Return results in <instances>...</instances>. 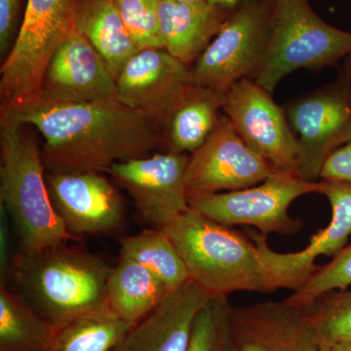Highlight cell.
Listing matches in <instances>:
<instances>
[{"instance_id":"836d02e7","label":"cell","mask_w":351,"mask_h":351,"mask_svg":"<svg viewBox=\"0 0 351 351\" xmlns=\"http://www.w3.org/2000/svg\"><path fill=\"white\" fill-rule=\"evenodd\" d=\"M209 3L213 4V5H219L223 7H228V8H233L243 1V0H207Z\"/></svg>"},{"instance_id":"4dcf8cb0","label":"cell","mask_w":351,"mask_h":351,"mask_svg":"<svg viewBox=\"0 0 351 351\" xmlns=\"http://www.w3.org/2000/svg\"><path fill=\"white\" fill-rule=\"evenodd\" d=\"M11 219L0 204V285H7L11 276L14 256L11 250Z\"/></svg>"},{"instance_id":"f546056e","label":"cell","mask_w":351,"mask_h":351,"mask_svg":"<svg viewBox=\"0 0 351 351\" xmlns=\"http://www.w3.org/2000/svg\"><path fill=\"white\" fill-rule=\"evenodd\" d=\"M19 10L20 0H0V53L2 57H7L17 38Z\"/></svg>"},{"instance_id":"ac0fdd59","label":"cell","mask_w":351,"mask_h":351,"mask_svg":"<svg viewBox=\"0 0 351 351\" xmlns=\"http://www.w3.org/2000/svg\"><path fill=\"white\" fill-rule=\"evenodd\" d=\"M210 298L189 279L136 323L113 351H188L196 315Z\"/></svg>"},{"instance_id":"f1b7e54d","label":"cell","mask_w":351,"mask_h":351,"mask_svg":"<svg viewBox=\"0 0 351 351\" xmlns=\"http://www.w3.org/2000/svg\"><path fill=\"white\" fill-rule=\"evenodd\" d=\"M138 50L164 49L159 10L162 0H113Z\"/></svg>"},{"instance_id":"d6a6232c","label":"cell","mask_w":351,"mask_h":351,"mask_svg":"<svg viewBox=\"0 0 351 351\" xmlns=\"http://www.w3.org/2000/svg\"><path fill=\"white\" fill-rule=\"evenodd\" d=\"M318 351H351V343L348 341H339L324 346H320Z\"/></svg>"},{"instance_id":"52a82bcc","label":"cell","mask_w":351,"mask_h":351,"mask_svg":"<svg viewBox=\"0 0 351 351\" xmlns=\"http://www.w3.org/2000/svg\"><path fill=\"white\" fill-rule=\"evenodd\" d=\"M284 108L299 142L298 174L318 182L328 159L351 141V54L334 82L297 97Z\"/></svg>"},{"instance_id":"4316f807","label":"cell","mask_w":351,"mask_h":351,"mask_svg":"<svg viewBox=\"0 0 351 351\" xmlns=\"http://www.w3.org/2000/svg\"><path fill=\"white\" fill-rule=\"evenodd\" d=\"M302 309L313 325L320 346L351 343V291H332Z\"/></svg>"},{"instance_id":"5bb4252c","label":"cell","mask_w":351,"mask_h":351,"mask_svg":"<svg viewBox=\"0 0 351 351\" xmlns=\"http://www.w3.org/2000/svg\"><path fill=\"white\" fill-rule=\"evenodd\" d=\"M51 203L66 230L82 235L108 234L125 219L123 200L100 172H46Z\"/></svg>"},{"instance_id":"4fadbf2b","label":"cell","mask_w":351,"mask_h":351,"mask_svg":"<svg viewBox=\"0 0 351 351\" xmlns=\"http://www.w3.org/2000/svg\"><path fill=\"white\" fill-rule=\"evenodd\" d=\"M189 156L161 152L112 164L108 174L133 198L138 214L165 228L189 210L186 177Z\"/></svg>"},{"instance_id":"7402d4cb","label":"cell","mask_w":351,"mask_h":351,"mask_svg":"<svg viewBox=\"0 0 351 351\" xmlns=\"http://www.w3.org/2000/svg\"><path fill=\"white\" fill-rule=\"evenodd\" d=\"M170 293L149 270L120 254L108 278L107 304L121 319L136 324Z\"/></svg>"},{"instance_id":"603a6c76","label":"cell","mask_w":351,"mask_h":351,"mask_svg":"<svg viewBox=\"0 0 351 351\" xmlns=\"http://www.w3.org/2000/svg\"><path fill=\"white\" fill-rule=\"evenodd\" d=\"M57 325L7 285H0V351H49Z\"/></svg>"},{"instance_id":"ba28073f","label":"cell","mask_w":351,"mask_h":351,"mask_svg":"<svg viewBox=\"0 0 351 351\" xmlns=\"http://www.w3.org/2000/svg\"><path fill=\"white\" fill-rule=\"evenodd\" d=\"M323 188V181H306L298 173L276 171L250 188L191 196L189 204L203 216L230 228L252 226L267 237L271 233L293 235L302 223L289 215L291 204L301 196L322 195Z\"/></svg>"},{"instance_id":"1f68e13d","label":"cell","mask_w":351,"mask_h":351,"mask_svg":"<svg viewBox=\"0 0 351 351\" xmlns=\"http://www.w3.org/2000/svg\"><path fill=\"white\" fill-rule=\"evenodd\" d=\"M321 181H351V141L338 149L325 163Z\"/></svg>"},{"instance_id":"cb8c5ba5","label":"cell","mask_w":351,"mask_h":351,"mask_svg":"<svg viewBox=\"0 0 351 351\" xmlns=\"http://www.w3.org/2000/svg\"><path fill=\"white\" fill-rule=\"evenodd\" d=\"M134 325L101 307L58 326L49 351H113Z\"/></svg>"},{"instance_id":"7c38bea8","label":"cell","mask_w":351,"mask_h":351,"mask_svg":"<svg viewBox=\"0 0 351 351\" xmlns=\"http://www.w3.org/2000/svg\"><path fill=\"white\" fill-rule=\"evenodd\" d=\"M276 172L252 151L225 114L209 138L189 156L186 182L188 197L250 188Z\"/></svg>"},{"instance_id":"30bf717a","label":"cell","mask_w":351,"mask_h":351,"mask_svg":"<svg viewBox=\"0 0 351 351\" xmlns=\"http://www.w3.org/2000/svg\"><path fill=\"white\" fill-rule=\"evenodd\" d=\"M223 114L247 145L278 172L298 173L300 145L285 108L257 82L244 80L228 92Z\"/></svg>"},{"instance_id":"6da1fadb","label":"cell","mask_w":351,"mask_h":351,"mask_svg":"<svg viewBox=\"0 0 351 351\" xmlns=\"http://www.w3.org/2000/svg\"><path fill=\"white\" fill-rule=\"evenodd\" d=\"M34 127L44 140L46 172H108L112 164L149 156L162 147L156 124L122 105L41 98L0 115Z\"/></svg>"},{"instance_id":"484cf974","label":"cell","mask_w":351,"mask_h":351,"mask_svg":"<svg viewBox=\"0 0 351 351\" xmlns=\"http://www.w3.org/2000/svg\"><path fill=\"white\" fill-rule=\"evenodd\" d=\"M226 297H211L198 311L188 351H239Z\"/></svg>"},{"instance_id":"277c9868","label":"cell","mask_w":351,"mask_h":351,"mask_svg":"<svg viewBox=\"0 0 351 351\" xmlns=\"http://www.w3.org/2000/svg\"><path fill=\"white\" fill-rule=\"evenodd\" d=\"M163 230L181 255L189 279L211 297L269 292L257 245L248 235L191 208Z\"/></svg>"},{"instance_id":"44dd1931","label":"cell","mask_w":351,"mask_h":351,"mask_svg":"<svg viewBox=\"0 0 351 351\" xmlns=\"http://www.w3.org/2000/svg\"><path fill=\"white\" fill-rule=\"evenodd\" d=\"M75 27L101 55L115 80L138 51L113 0H78Z\"/></svg>"},{"instance_id":"7a4b0ae2","label":"cell","mask_w":351,"mask_h":351,"mask_svg":"<svg viewBox=\"0 0 351 351\" xmlns=\"http://www.w3.org/2000/svg\"><path fill=\"white\" fill-rule=\"evenodd\" d=\"M64 242L14 256L10 279L18 294L57 326L108 306L112 267Z\"/></svg>"},{"instance_id":"5b68a950","label":"cell","mask_w":351,"mask_h":351,"mask_svg":"<svg viewBox=\"0 0 351 351\" xmlns=\"http://www.w3.org/2000/svg\"><path fill=\"white\" fill-rule=\"evenodd\" d=\"M351 54V32L321 19L309 0H276L269 43L254 82L270 93L300 69L320 71Z\"/></svg>"},{"instance_id":"d6986e66","label":"cell","mask_w":351,"mask_h":351,"mask_svg":"<svg viewBox=\"0 0 351 351\" xmlns=\"http://www.w3.org/2000/svg\"><path fill=\"white\" fill-rule=\"evenodd\" d=\"M226 92L189 82L158 125L164 152L188 154L209 138L223 114Z\"/></svg>"},{"instance_id":"2e32d148","label":"cell","mask_w":351,"mask_h":351,"mask_svg":"<svg viewBox=\"0 0 351 351\" xmlns=\"http://www.w3.org/2000/svg\"><path fill=\"white\" fill-rule=\"evenodd\" d=\"M39 97L82 103L119 101L117 80L101 55L76 29L53 55Z\"/></svg>"},{"instance_id":"9c48e42d","label":"cell","mask_w":351,"mask_h":351,"mask_svg":"<svg viewBox=\"0 0 351 351\" xmlns=\"http://www.w3.org/2000/svg\"><path fill=\"white\" fill-rule=\"evenodd\" d=\"M276 0H243L191 66V82L228 92L254 80L269 43Z\"/></svg>"},{"instance_id":"e575fe53","label":"cell","mask_w":351,"mask_h":351,"mask_svg":"<svg viewBox=\"0 0 351 351\" xmlns=\"http://www.w3.org/2000/svg\"><path fill=\"white\" fill-rule=\"evenodd\" d=\"M169 1L182 2V3H193V2L204 1V0H169Z\"/></svg>"},{"instance_id":"d4e9b609","label":"cell","mask_w":351,"mask_h":351,"mask_svg":"<svg viewBox=\"0 0 351 351\" xmlns=\"http://www.w3.org/2000/svg\"><path fill=\"white\" fill-rule=\"evenodd\" d=\"M120 254L149 270L170 292L189 280L181 255L162 228H154L124 237L120 241Z\"/></svg>"},{"instance_id":"3957f363","label":"cell","mask_w":351,"mask_h":351,"mask_svg":"<svg viewBox=\"0 0 351 351\" xmlns=\"http://www.w3.org/2000/svg\"><path fill=\"white\" fill-rule=\"evenodd\" d=\"M0 204L17 232L20 251L77 239L51 203L43 147L31 126L0 120Z\"/></svg>"},{"instance_id":"9a60e30c","label":"cell","mask_w":351,"mask_h":351,"mask_svg":"<svg viewBox=\"0 0 351 351\" xmlns=\"http://www.w3.org/2000/svg\"><path fill=\"white\" fill-rule=\"evenodd\" d=\"M189 82L191 66L165 49L138 50L117 77V100L158 128L173 101Z\"/></svg>"},{"instance_id":"83f0119b","label":"cell","mask_w":351,"mask_h":351,"mask_svg":"<svg viewBox=\"0 0 351 351\" xmlns=\"http://www.w3.org/2000/svg\"><path fill=\"white\" fill-rule=\"evenodd\" d=\"M351 286V244L322 267L299 290L284 300L290 306L306 308L332 291L348 290Z\"/></svg>"},{"instance_id":"ffe728a7","label":"cell","mask_w":351,"mask_h":351,"mask_svg":"<svg viewBox=\"0 0 351 351\" xmlns=\"http://www.w3.org/2000/svg\"><path fill=\"white\" fill-rule=\"evenodd\" d=\"M233 8L213 5L207 0L193 3L162 0L159 22L164 49L186 66H193Z\"/></svg>"},{"instance_id":"e0dca14e","label":"cell","mask_w":351,"mask_h":351,"mask_svg":"<svg viewBox=\"0 0 351 351\" xmlns=\"http://www.w3.org/2000/svg\"><path fill=\"white\" fill-rule=\"evenodd\" d=\"M239 351H318L313 325L302 308L285 301L232 306Z\"/></svg>"},{"instance_id":"8fae6325","label":"cell","mask_w":351,"mask_h":351,"mask_svg":"<svg viewBox=\"0 0 351 351\" xmlns=\"http://www.w3.org/2000/svg\"><path fill=\"white\" fill-rule=\"evenodd\" d=\"M322 195L329 200L332 216L329 225L311 237L306 248L294 253H277L269 248L267 237L247 228L257 245L269 292L279 289L297 291L313 276L320 256L335 257L343 250L351 235V181H323Z\"/></svg>"},{"instance_id":"8992f818","label":"cell","mask_w":351,"mask_h":351,"mask_svg":"<svg viewBox=\"0 0 351 351\" xmlns=\"http://www.w3.org/2000/svg\"><path fill=\"white\" fill-rule=\"evenodd\" d=\"M78 0H27L17 38L0 69V115L38 100L46 69L75 29Z\"/></svg>"}]
</instances>
